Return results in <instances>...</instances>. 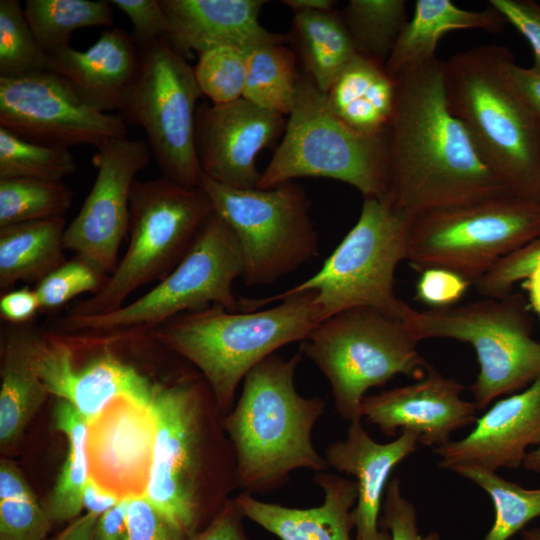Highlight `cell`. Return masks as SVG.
I'll use <instances>...</instances> for the list:
<instances>
[{
  "label": "cell",
  "mask_w": 540,
  "mask_h": 540,
  "mask_svg": "<svg viewBox=\"0 0 540 540\" xmlns=\"http://www.w3.org/2000/svg\"><path fill=\"white\" fill-rule=\"evenodd\" d=\"M396 82L382 200L411 220L428 211L511 195L450 110L444 61L435 57L407 67Z\"/></svg>",
  "instance_id": "cell-1"
},
{
  "label": "cell",
  "mask_w": 540,
  "mask_h": 540,
  "mask_svg": "<svg viewBox=\"0 0 540 540\" xmlns=\"http://www.w3.org/2000/svg\"><path fill=\"white\" fill-rule=\"evenodd\" d=\"M216 409L199 371L161 383L153 401L156 434L144 496L188 537L212 522L236 488L233 445L223 420L210 418Z\"/></svg>",
  "instance_id": "cell-2"
},
{
  "label": "cell",
  "mask_w": 540,
  "mask_h": 540,
  "mask_svg": "<svg viewBox=\"0 0 540 540\" xmlns=\"http://www.w3.org/2000/svg\"><path fill=\"white\" fill-rule=\"evenodd\" d=\"M299 351L288 359L271 354L243 380L238 402L223 418L236 459V488L264 494L284 485L292 471L321 472L327 462L312 442L325 401L304 397L295 387Z\"/></svg>",
  "instance_id": "cell-3"
},
{
  "label": "cell",
  "mask_w": 540,
  "mask_h": 540,
  "mask_svg": "<svg viewBox=\"0 0 540 540\" xmlns=\"http://www.w3.org/2000/svg\"><path fill=\"white\" fill-rule=\"evenodd\" d=\"M505 46L486 44L444 61L453 115L484 161L513 196L540 203V119L516 88Z\"/></svg>",
  "instance_id": "cell-4"
},
{
  "label": "cell",
  "mask_w": 540,
  "mask_h": 540,
  "mask_svg": "<svg viewBox=\"0 0 540 540\" xmlns=\"http://www.w3.org/2000/svg\"><path fill=\"white\" fill-rule=\"evenodd\" d=\"M315 298V291H303L280 298L277 306L252 312L211 305L150 329L161 344L203 375L226 415L238 385L254 366L282 346L304 341L320 324Z\"/></svg>",
  "instance_id": "cell-5"
},
{
  "label": "cell",
  "mask_w": 540,
  "mask_h": 540,
  "mask_svg": "<svg viewBox=\"0 0 540 540\" xmlns=\"http://www.w3.org/2000/svg\"><path fill=\"white\" fill-rule=\"evenodd\" d=\"M214 212L200 186H184L165 177L136 180L130 195L129 242L123 258L103 287L74 303L67 315L111 313L140 287L161 281L187 255Z\"/></svg>",
  "instance_id": "cell-6"
},
{
  "label": "cell",
  "mask_w": 540,
  "mask_h": 540,
  "mask_svg": "<svg viewBox=\"0 0 540 540\" xmlns=\"http://www.w3.org/2000/svg\"><path fill=\"white\" fill-rule=\"evenodd\" d=\"M400 319L417 341L453 339L470 344L479 372L470 390L477 409L525 389L540 375V342L522 294L483 297L458 306L417 310L403 301Z\"/></svg>",
  "instance_id": "cell-7"
},
{
  "label": "cell",
  "mask_w": 540,
  "mask_h": 540,
  "mask_svg": "<svg viewBox=\"0 0 540 540\" xmlns=\"http://www.w3.org/2000/svg\"><path fill=\"white\" fill-rule=\"evenodd\" d=\"M389 131L368 135L344 123L330 109L326 94L305 73L286 120L283 137L261 172L259 189L300 177L347 183L364 198L383 199L388 178Z\"/></svg>",
  "instance_id": "cell-8"
},
{
  "label": "cell",
  "mask_w": 540,
  "mask_h": 540,
  "mask_svg": "<svg viewBox=\"0 0 540 540\" xmlns=\"http://www.w3.org/2000/svg\"><path fill=\"white\" fill-rule=\"evenodd\" d=\"M410 219L384 200L364 198L356 224L320 270L288 290L265 298L239 297L241 312H252L303 291L316 292L321 322L354 307H370L400 319L403 300L394 290L395 270L406 261Z\"/></svg>",
  "instance_id": "cell-9"
},
{
  "label": "cell",
  "mask_w": 540,
  "mask_h": 540,
  "mask_svg": "<svg viewBox=\"0 0 540 540\" xmlns=\"http://www.w3.org/2000/svg\"><path fill=\"white\" fill-rule=\"evenodd\" d=\"M399 318L370 307H354L324 320L301 342L306 355L328 380L338 415L361 420L369 389L396 375L419 380L431 365Z\"/></svg>",
  "instance_id": "cell-10"
},
{
  "label": "cell",
  "mask_w": 540,
  "mask_h": 540,
  "mask_svg": "<svg viewBox=\"0 0 540 540\" xmlns=\"http://www.w3.org/2000/svg\"><path fill=\"white\" fill-rule=\"evenodd\" d=\"M540 236V203L504 195L437 209L410 220L406 261L439 268L472 285L502 258Z\"/></svg>",
  "instance_id": "cell-11"
},
{
  "label": "cell",
  "mask_w": 540,
  "mask_h": 540,
  "mask_svg": "<svg viewBox=\"0 0 540 540\" xmlns=\"http://www.w3.org/2000/svg\"><path fill=\"white\" fill-rule=\"evenodd\" d=\"M199 186L236 235L246 286L272 285L319 255L310 201L301 185L290 181L271 189H238L202 173Z\"/></svg>",
  "instance_id": "cell-12"
},
{
  "label": "cell",
  "mask_w": 540,
  "mask_h": 540,
  "mask_svg": "<svg viewBox=\"0 0 540 540\" xmlns=\"http://www.w3.org/2000/svg\"><path fill=\"white\" fill-rule=\"evenodd\" d=\"M242 274L243 257L236 235L214 212L187 255L146 294L111 313L66 315L54 327L61 332L153 327L211 305L239 312L232 286Z\"/></svg>",
  "instance_id": "cell-13"
},
{
  "label": "cell",
  "mask_w": 540,
  "mask_h": 540,
  "mask_svg": "<svg viewBox=\"0 0 540 540\" xmlns=\"http://www.w3.org/2000/svg\"><path fill=\"white\" fill-rule=\"evenodd\" d=\"M194 68L165 38L142 46L138 74L126 92L120 117L141 127L163 177L199 186L202 170L195 146L197 100Z\"/></svg>",
  "instance_id": "cell-14"
},
{
  "label": "cell",
  "mask_w": 540,
  "mask_h": 540,
  "mask_svg": "<svg viewBox=\"0 0 540 540\" xmlns=\"http://www.w3.org/2000/svg\"><path fill=\"white\" fill-rule=\"evenodd\" d=\"M0 127L34 143L64 148L98 147L127 134L120 116L92 108L51 71L0 78Z\"/></svg>",
  "instance_id": "cell-15"
},
{
  "label": "cell",
  "mask_w": 540,
  "mask_h": 540,
  "mask_svg": "<svg viewBox=\"0 0 540 540\" xmlns=\"http://www.w3.org/2000/svg\"><path fill=\"white\" fill-rule=\"evenodd\" d=\"M147 142L111 138L96 147L92 163L95 181L83 205L66 227L64 247L106 275L118 264V253L129 229L130 195L136 175L150 159Z\"/></svg>",
  "instance_id": "cell-16"
},
{
  "label": "cell",
  "mask_w": 540,
  "mask_h": 540,
  "mask_svg": "<svg viewBox=\"0 0 540 540\" xmlns=\"http://www.w3.org/2000/svg\"><path fill=\"white\" fill-rule=\"evenodd\" d=\"M286 118L243 97L226 104L202 103L195 117V146L202 173L221 184L258 187L260 151L284 133Z\"/></svg>",
  "instance_id": "cell-17"
},
{
  "label": "cell",
  "mask_w": 540,
  "mask_h": 540,
  "mask_svg": "<svg viewBox=\"0 0 540 540\" xmlns=\"http://www.w3.org/2000/svg\"><path fill=\"white\" fill-rule=\"evenodd\" d=\"M155 434L153 402L130 396L114 399L88 422L89 477L121 499L143 496L152 465Z\"/></svg>",
  "instance_id": "cell-18"
},
{
  "label": "cell",
  "mask_w": 540,
  "mask_h": 540,
  "mask_svg": "<svg viewBox=\"0 0 540 540\" xmlns=\"http://www.w3.org/2000/svg\"><path fill=\"white\" fill-rule=\"evenodd\" d=\"M464 389L457 379L443 376L431 365L414 383L366 395L361 415L388 437L398 430L411 431L419 443L435 449L477 419L476 404L461 397Z\"/></svg>",
  "instance_id": "cell-19"
},
{
  "label": "cell",
  "mask_w": 540,
  "mask_h": 540,
  "mask_svg": "<svg viewBox=\"0 0 540 540\" xmlns=\"http://www.w3.org/2000/svg\"><path fill=\"white\" fill-rule=\"evenodd\" d=\"M38 369L49 393L70 403L87 423L121 396L153 402L160 385L106 346L85 364H77L58 331L42 333Z\"/></svg>",
  "instance_id": "cell-20"
},
{
  "label": "cell",
  "mask_w": 540,
  "mask_h": 540,
  "mask_svg": "<svg viewBox=\"0 0 540 540\" xmlns=\"http://www.w3.org/2000/svg\"><path fill=\"white\" fill-rule=\"evenodd\" d=\"M540 445V375L525 389L496 401L459 440L433 449L438 466L457 473L464 468L496 472L518 469L527 449Z\"/></svg>",
  "instance_id": "cell-21"
},
{
  "label": "cell",
  "mask_w": 540,
  "mask_h": 540,
  "mask_svg": "<svg viewBox=\"0 0 540 540\" xmlns=\"http://www.w3.org/2000/svg\"><path fill=\"white\" fill-rule=\"evenodd\" d=\"M419 443L417 434L401 431L388 442L378 443L361 420L349 422L346 437L330 443L324 454L328 467L355 477L358 487L352 510L355 540H390L379 527L382 504L392 470L410 456Z\"/></svg>",
  "instance_id": "cell-22"
},
{
  "label": "cell",
  "mask_w": 540,
  "mask_h": 540,
  "mask_svg": "<svg viewBox=\"0 0 540 540\" xmlns=\"http://www.w3.org/2000/svg\"><path fill=\"white\" fill-rule=\"evenodd\" d=\"M168 18L165 39L184 58L218 46L247 51L287 37L259 22L265 0H160Z\"/></svg>",
  "instance_id": "cell-23"
},
{
  "label": "cell",
  "mask_w": 540,
  "mask_h": 540,
  "mask_svg": "<svg viewBox=\"0 0 540 540\" xmlns=\"http://www.w3.org/2000/svg\"><path fill=\"white\" fill-rule=\"evenodd\" d=\"M134 36L117 27L104 29L84 51L67 46L49 55V71L65 79L92 108L120 110L140 67Z\"/></svg>",
  "instance_id": "cell-24"
},
{
  "label": "cell",
  "mask_w": 540,
  "mask_h": 540,
  "mask_svg": "<svg viewBox=\"0 0 540 540\" xmlns=\"http://www.w3.org/2000/svg\"><path fill=\"white\" fill-rule=\"evenodd\" d=\"M323 501L312 508H292L269 503L241 492L233 498L244 516L280 540H355L352 510L358 487L355 480L327 471L314 475Z\"/></svg>",
  "instance_id": "cell-25"
},
{
  "label": "cell",
  "mask_w": 540,
  "mask_h": 540,
  "mask_svg": "<svg viewBox=\"0 0 540 540\" xmlns=\"http://www.w3.org/2000/svg\"><path fill=\"white\" fill-rule=\"evenodd\" d=\"M42 333L9 324L1 332L0 445L17 442L50 395L41 379L38 356Z\"/></svg>",
  "instance_id": "cell-26"
},
{
  "label": "cell",
  "mask_w": 540,
  "mask_h": 540,
  "mask_svg": "<svg viewBox=\"0 0 540 540\" xmlns=\"http://www.w3.org/2000/svg\"><path fill=\"white\" fill-rule=\"evenodd\" d=\"M506 24L504 16L491 5L473 11L451 0H417L413 17L399 34L385 69L396 78L403 69L435 58L439 40L451 31L479 29L498 33Z\"/></svg>",
  "instance_id": "cell-27"
},
{
  "label": "cell",
  "mask_w": 540,
  "mask_h": 540,
  "mask_svg": "<svg viewBox=\"0 0 540 540\" xmlns=\"http://www.w3.org/2000/svg\"><path fill=\"white\" fill-rule=\"evenodd\" d=\"M397 97L396 78L381 65L356 54L326 94L332 112L368 135L389 131Z\"/></svg>",
  "instance_id": "cell-28"
},
{
  "label": "cell",
  "mask_w": 540,
  "mask_h": 540,
  "mask_svg": "<svg viewBox=\"0 0 540 540\" xmlns=\"http://www.w3.org/2000/svg\"><path fill=\"white\" fill-rule=\"evenodd\" d=\"M65 217L0 228V289L18 282L38 283L66 260L63 251Z\"/></svg>",
  "instance_id": "cell-29"
},
{
  "label": "cell",
  "mask_w": 540,
  "mask_h": 540,
  "mask_svg": "<svg viewBox=\"0 0 540 540\" xmlns=\"http://www.w3.org/2000/svg\"><path fill=\"white\" fill-rule=\"evenodd\" d=\"M290 37L304 73L324 94L357 54L341 13L333 10L294 12Z\"/></svg>",
  "instance_id": "cell-30"
},
{
  "label": "cell",
  "mask_w": 540,
  "mask_h": 540,
  "mask_svg": "<svg viewBox=\"0 0 540 540\" xmlns=\"http://www.w3.org/2000/svg\"><path fill=\"white\" fill-rule=\"evenodd\" d=\"M56 429L65 434L68 452L44 508L53 523L76 519L83 509V491L89 478L86 454L87 421L67 401L54 409Z\"/></svg>",
  "instance_id": "cell-31"
},
{
  "label": "cell",
  "mask_w": 540,
  "mask_h": 540,
  "mask_svg": "<svg viewBox=\"0 0 540 540\" xmlns=\"http://www.w3.org/2000/svg\"><path fill=\"white\" fill-rule=\"evenodd\" d=\"M26 20L43 50L51 55L70 46L76 30L112 27V4L107 0H27Z\"/></svg>",
  "instance_id": "cell-32"
},
{
  "label": "cell",
  "mask_w": 540,
  "mask_h": 540,
  "mask_svg": "<svg viewBox=\"0 0 540 540\" xmlns=\"http://www.w3.org/2000/svg\"><path fill=\"white\" fill-rule=\"evenodd\" d=\"M300 77L294 54L284 43L257 47L248 53L243 98L258 107L288 116Z\"/></svg>",
  "instance_id": "cell-33"
},
{
  "label": "cell",
  "mask_w": 540,
  "mask_h": 540,
  "mask_svg": "<svg viewBox=\"0 0 540 540\" xmlns=\"http://www.w3.org/2000/svg\"><path fill=\"white\" fill-rule=\"evenodd\" d=\"M357 54L381 65L406 24L404 0H350L341 13Z\"/></svg>",
  "instance_id": "cell-34"
},
{
  "label": "cell",
  "mask_w": 540,
  "mask_h": 540,
  "mask_svg": "<svg viewBox=\"0 0 540 540\" xmlns=\"http://www.w3.org/2000/svg\"><path fill=\"white\" fill-rule=\"evenodd\" d=\"M457 474L483 489L492 501L494 521L483 540H508L540 516V488H524L496 472L477 468H464Z\"/></svg>",
  "instance_id": "cell-35"
},
{
  "label": "cell",
  "mask_w": 540,
  "mask_h": 540,
  "mask_svg": "<svg viewBox=\"0 0 540 540\" xmlns=\"http://www.w3.org/2000/svg\"><path fill=\"white\" fill-rule=\"evenodd\" d=\"M72 199L73 191L62 181L0 179V228L64 217Z\"/></svg>",
  "instance_id": "cell-36"
},
{
  "label": "cell",
  "mask_w": 540,
  "mask_h": 540,
  "mask_svg": "<svg viewBox=\"0 0 540 540\" xmlns=\"http://www.w3.org/2000/svg\"><path fill=\"white\" fill-rule=\"evenodd\" d=\"M53 522L20 469L0 464V540H44Z\"/></svg>",
  "instance_id": "cell-37"
},
{
  "label": "cell",
  "mask_w": 540,
  "mask_h": 540,
  "mask_svg": "<svg viewBox=\"0 0 540 540\" xmlns=\"http://www.w3.org/2000/svg\"><path fill=\"white\" fill-rule=\"evenodd\" d=\"M76 169L69 148L34 143L0 127V179L62 181Z\"/></svg>",
  "instance_id": "cell-38"
},
{
  "label": "cell",
  "mask_w": 540,
  "mask_h": 540,
  "mask_svg": "<svg viewBox=\"0 0 540 540\" xmlns=\"http://www.w3.org/2000/svg\"><path fill=\"white\" fill-rule=\"evenodd\" d=\"M50 57L40 46L17 0L0 1V78L49 71Z\"/></svg>",
  "instance_id": "cell-39"
},
{
  "label": "cell",
  "mask_w": 540,
  "mask_h": 540,
  "mask_svg": "<svg viewBox=\"0 0 540 540\" xmlns=\"http://www.w3.org/2000/svg\"><path fill=\"white\" fill-rule=\"evenodd\" d=\"M248 53L227 45L199 54L194 74L202 94L213 104H226L243 97Z\"/></svg>",
  "instance_id": "cell-40"
},
{
  "label": "cell",
  "mask_w": 540,
  "mask_h": 540,
  "mask_svg": "<svg viewBox=\"0 0 540 540\" xmlns=\"http://www.w3.org/2000/svg\"><path fill=\"white\" fill-rule=\"evenodd\" d=\"M107 275L90 262L75 256L40 280L34 291L40 310H54L85 292H98Z\"/></svg>",
  "instance_id": "cell-41"
},
{
  "label": "cell",
  "mask_w": 540,
  "mask_h": 540,
  "mask_svg": "<svg viewBox=\"0 0 540 540\" xmlns=\"http://www.w3.org/2000/svg\"><path fill=\"white\" fill-rule=\"evenodd\" d=\"M540 260V236L502 258L473 285L482 297H501L524 280Z\"/></svg>",
  "instance_id": "cell-42"
},
{
  "label": "cell",
  "mask_w": 540,
  "mask_h": 540,
  "mask_svg": "<svg viewBox=\"0 0 540 540\" xmlns=\"http://www.w3.org/2000/svg\"><path fill=\"white\" fill-rule=\"evenodd\" d=\"M381 511L379 527L390 535V540H441L436 532L419 534L416 508L403 495L399 476L389 480Z\"/></svg>",
  "instance_id": "cell-43"
},
{
  "label": "cell",
  "mask_w": 540,
  "mask_h": 540,
  "mask_svg": "<svg viewBox=\"0 0 540 540\" xmlns=\"http://www.w3.org/2000/svg\"><path fill=\"white\" fill-rule=\"evenodd\" d=\"M130 540H189L145 496L132 497L127 513Z\"/></svg>",
  "instance_id": "cell-44"
},
{
  "label": "cell",
  "mask_w": 540,
  "mask_h": 540,
  "mask_svg": "<svg viewBox=\"0 0 540 540\" xmlns=\"http://www.w3.org/2000/svg\"><path fill=\"white\" fill-rule=\"evenodd\" d=\"M470 285L469 281L449 270L426 269L420 273L416 283V299L430 308L453 306Z\"/></svg>",
  "instance_id": "cell-45"
},
{
  "label": "cell",
  "mask_w": 540,
  "mask_h": 540,
  "mask_svg": "<svg viewBox=\"0 0 540 540\" xmlns=\"http://www.w3.org/2000/svg\"><path fill=\"white\" fill-rule=\"evenodd\" d=\"M122 11L134 28V38L140 46L165 38L168 18L160 0H111Z\"/></svg>",
  "instance_id": "cell-46"
},
{
  "label": "cell",
  "mask_w": 540,
  "mask_h": 540,
  "mask_svg": "<svg viewBox=\"0 0 540 540\" xmlns=\"http://www.w3.org/2000/svg\"><path fill=\"white\" fill-rule=\"evenodd\" d=\"M489 3L527 40L533 50L534 64L540 65V4L532 0H490Z\"/></svg>",
  "instance_id": "cell-47"
},
{
  "label": "cell",
  "mask_w": 540,
  "mask_h": 540,
  "mask_svg": "<svg viewBox=\"0 0 540 540\" xmlns=\"http://www.w3.org/2000/svg\"><path fill=\"white\" fill-rule=\"evenodd\" d=\"M244 516L230 499L212 522L189 540H251L243 525Z\"/></svg>",
  "instance_id": "cell-48"
},
{
  "label": "cell",
  "mask_w": 540,
  "mask_h": 540,
  "mask_svg": "<svg viewBox=\"0 0 540 540\" xmlns=\"http://www.w3.org/2000/svg\"><path fill=\"white\" fill-rule=\"evenodd\" d=\"M40 311L34 289L23 287L3 293L0 299L1 318L9 324L29 323Z\"/></svg>",
  "instance_id": "cell-49"
},
{
  "label": "cell",
  "mask_w": 540,
  "mask_h": 540,
  "mask_svg": "<svg viewBox=\"0 0 540 540\" xmlns=\"http://www.w3.org/2000/svg\"><path fill=\"white\" fill-rule=\"evenodd\" d=\"M131 498L121 499L113 508L99 516L93 540H130L127 513Z\"/></svg>",
  "instance_id": "cell-50"
},
{
  "label": "cell",
  "mask_w": 540,
  "mask_h": 540,
  "mask_svg": "<svg viewBox=\"0 0 540 540\" xmlns=\"http://www.w3.org/2000/svg\"><path fill=\"white\" fill-rule=\"evenodd\" d=\"M510 72L516 88L540 119V65L533 64L527 68L514 62Z\"/></svg>",
  "instance_id": "cell-51"
},
{
  "label": "cell",
  "mask_w": 540,
  "mask_h": 540,
  "mask_svg": "<svg viewBox=\"0 0 540 540\" xmlns=\"http://www.w3.org/2000/svg\"><path fill=\"white\" fill-rule=\"evenodd\" d=\"M121 500L119 496L88 478L83 491V508L89 513L102 515L113 508Z\"/></svg>",
  "instance_id": "cell-52"
},
{
  "label": "cell",
  "mask_w": 540,
  "mask_h": 540,
  "mask_svg": "<svg viewBox=\"0 0 540 540\" xmlns=\"http://www.w3.org/2000/svg\"><path fill=\"white\" fill-rule=\"evenodd\" d=\"M98 518L97 514L86 512L74 519L52 540H93Z\"/></svg>",
  "instance_id": "cell-53"
},
{
  "label": "cell",
  "mask_w": 540,
  "mask_h": 540,
  "mask_svg": "<svg viewBox=\"0 0 540 540\" xmlns=\"http://www.w3.org/2000/svg\"><path fill=\"white\" fill-rule=\"evenodd\" d=\"M523 288L528 293L531 308L540 318V260L524 279Z\"/></svg>",
  "instance_id": "cell-54"
},
{
  "label": "cell",
  "mask_w": 540,
  "mask_h": 540,
  "mask_svg": "<svg viewBox=\"0 0 540 540\" xmlns=\"http://www.w3.org/2000/svg\"><path fill=\"white\" fill-rule=\"evenodd\" d=\"M284 5L296 11H328L333 10L335 1L332 0H284Z\"/></svg>",
  "instance_id": "cell-55"
},
{
  "label": "cell",
  "mask_w": 540,
  "mask_h": 540,
  "mask_svg": "<svg viewBox=\"0 0 540 540\" xmlns=\"http://www.w3.org/2000/svg\"><path fill=\"white\" fill-rule=\"evenodd\" d=\"M522 466L527 471L540 474V445L527 452Z\"/></svg>",
  "instance_id": "cell-56"
},
{
  "label": "cell",
  "mask_w": 540,
  "mask_h": 540,
  "mask_svg": "<svg viewBox=\"0 0 540 540\" xmlns=\"http://www.w3.org/2000/svg\"><path fill=\"white\" fill-rule=\"evenodd\" d=\"M522 539L523 540H540V528L523 529Z\"/></svg>",
  "instance_id": "cell-57"
}]
</instances>
